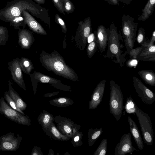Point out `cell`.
Here are the masks:
<instances>
[{"label":"cell","instance_id":"42","mask_svg":"<svg viewBox=\"0 0 155 155\" xmlns=\"http://www.w3.org/2000/svg\"><path fill=\"white\" fill-rule=\"evenodd\" d=\"M125 4L128 5L133 0H118Z\"/></svg>","mask_w":155,"mask_h":155},{"label":"cell","instance_id":"44","mask_svg":"<svg viewBox=\"0 0 155 155\" xmlns=\"http://www.w3.org/2000/svg\"><path fill=\"white\" fill-rule=\"evenodd\" d=\"M80 139V137L78 136H77L74 137V142H77Z\"/></svg>","mask_w":155,"mask_h":155},{"label":"cell","instance_id":"9","mask_svg":"<svg viewBox=\"0 0 155 155\" xmlns=\"http://www.w3.org/2000/svg\"><path fill=\"white\" fill-rule=\"evenodd\" d=\"M22 137L19 135L15 136L14 133H9L0 137V151H15L19 148Z\"/></svg>","mask_w":155,"mask_h":155},{"label":"cell","instance_id":"26","mask_svg":"<svg viewBox=\"0 0 155 155\" xmlns=\"http://www.w3.org/2000/svg\"><path fill=\"white\" fill-rule=\"evenodd\" d=\"M95 35L93 40L89 43L86 49L88 57L89 58H92L96 52L98 48L96 39V31H95Z\"/></svg>","mask_w":155,"mask_h":155},{"label":"cell","instance_id":"43","mask_svg":"<svg viewBox=\"0 0 155 155\" xmlns=\"http://www.w3.org/2000/svg\"><path fill=\"white\" fill-rule=\"evenodd\" d=\"M34 1L39 5L41 4H44L45 1V0H34Z\"/></svg>","mask_w":155,"mask_h":155},{"label":"cell","instance_id":"21","mask_svg":"<svg viewBox=\"0 0 155 155\" xmlns=\"http://www.w3.org/2000/svg\"><path fill=\"white\" fill-rule=\"evenodd\" d=\"M155 6V0H148L144 8L142 13L138 18L139 21H145L152 14Z\"/></svg>","mask_w":155,"mask_h":155},{"label":"cell","instance_id":"19","mask_svg":"<svg viewBox=\"0 0 155 155\" xmlns=\"http://www.w3.org/2000/svg\"><path fill=\"white\" fill-rule=\"evenodd\" d=\"M8 82V90L7 92L8 94L15 103L18 107L22 111L25 110L27 107V104L13 88L11 80L9 79Z\"/></svg>","mask_w":155,"mask_h":155},{"label":"cell","instance_id":"11","mask_svg":"<svg viewBox=\"0 0 155 155\" xmlns=\"http://www.w3.org/2000/svg\"><path fill=\"white\" fill-rule=\"evenodd\" d=\"M131 135L130 133L124 134L120 141L116 145L114 151L115 155H125L127 153L132 154L134 151H139L133 147L131 140Z\"/></svg>","mask_w":155,"mask_h":155},{"label":"cell","instance_id":"16","mask_svg":"<svg viewBox=\"0 0 155 155\" xmlns=\"http://www.w3.org/2000/svg\"><path fill=\"white\" fill-rule=\"evenodd\" d=\"M23 16L26 24L33 32L39 34L47 35L46 31L42 26L28 12L24 11Z\"/></svg>","mask_w":155,"mask_h":155},{"label":"cell","instance_id":"37","mask_svg":"<svg viewBox=\"0 0 155 155\" xmlns=\"http://www.w3.org/2000/svg\"><path fill=\"white\" fill-rule=\"evenodd\" d=\"M137 59L134 58H130L126 62V64L128 67L132 68L135 67L138 63Z\"/></svg>","mask_w":155,"mask_h":155},{"label":"cell","instance_id":"41","mask_svg":"<svg viewBox=\"0 0 155 155\" xmlns=\"http://www.w3.org/2000/svg\"><path fill=\"white\" fill-rule=\"evenodd\" d=\"M39 151L38 150V148L36 147H35L32 150V152L31 155H39L40 154L39 153Z\"/></svg>","mask_w":155,"mask_h":155},{"label":"cell","instance_id":"29","mask_svg":"<svg viewBox=\"0 0 155 155\" xmlns=\"http://www.w3.org/2000/svg\"><path fill=\"white\" fill-rule=\"evenodd\" d=\"M48 128L50 129L53 136L54 137V138H56L57 140H68L69 139L67 137L64 136L59 132L53 123L50 125Z\"/></svg>","mask_w":155,"mask_h":155},{"label":"cell","instance_id":"4","mask_svg":"<svg viewBox=\"0 0 155 155\" xmlns=\"http://www.w3.org/2000/svg\"><path fill=\"white\" fill-rule=\"evenodd\" d=\"M134 18L128 15L122 16L121 32L127 53L133 48L136 38L138 23L135 22Z\"/></svg>","mask_w":155,"mask_h":155},{"label":"cell","instance_id":"18","mask_svg":"<svg viewBox=\"0 0 155 155\" xmlns=\"http://www.w3.org/2000/svg\"><path fill=\"white\" fill-rule=\"evenodd\" d=\"M137 60L145 61L155 62V45L144 47L137 56Z\"/></svg>","mask_w":155,"mask_h":155},{"label":"cell","instance_id":"8","mask_svg":"<svg viewBox=\"0 0 155 155\" xmlns=\"http://www.w3.org/2000/svg\"><path fill=\"white\" fill-rule=\"evenodd\" d=\"M74 40L77 47L81 50L84 49L87 44V38L92 31L91 19L90 17L84 21L78 22Z\"/></svg>","mask_w":155,"mask_h":155},{"label":"cell","instance_id":"38","mask_svg":"<svg viewBox=\"0 0 155 155\" xmlns=\"http://www.w3.org/2000/svg\"><path fill=\"white\" fill-rule=\"evenodd\" d=\"M155 41V30H154L153 32L151 37L150 40L149 42L148 43L143 44L142 46L144 47L150 46H151L154 44V43Z\"/></svg>","mask_w":155,"mask_h":155},{"label":"cell","instance_id":"30","mask_svg":"<svg viewBox=\"0 0 155 155\" xmlns=\"http://www.w3.org/2000/svg\"><path fill=\"white\" fill-rule=\"evenodd\" d=\"M9 37L8 28L0 25V46L6 45Z\"/></svg>","mask_w":155,"mask_h":155},{"label":"cell","instance_id":"10","mask_svg":"<svg viewBox=\"0 0 155 155\" xmlns=\"http://www.w3.org/2000/svg\"><path fill=\"white\" fill-rule=\"evenodd\" d=\"M132 79L136 92L142 102L145 104H151L155 101V94L138 78L134 76Z\"/></svg>","mask_w":155,"mask_h":155},{"label":"cell","instance_id":"25","mask_svg":"<svg viewBox=\"0 0 155 155\" xmlns=\"http://www.w3.org/2000/svg\"><path fill=\"white\" fill-rule=\"evenodd\" d=\"M51 104L58 107H67L71 105L73 101L70 99L66 97H61L54 99L49 101Z\"/></svg>","mask_w":155,"mask_h":155},{"label":"cell","instance_id":"23","mask_svg":"<svg viewBox=\"0 0 155 155\" xmlns=\"http://www.w3.org/2000/svg\"><path fill=\"white\" fill-rule=\"evenodd\" d=\"M103 132L102 127L99 129L90 128L88 131V142L89 146H92Z\"/></svg>","mask_w":155,"mask_h":155},{"label":"cell","instance_id":"24","mask_svg":"<svg viewBox=\"0 0 155 155\" xmlns=\"http://www.w3.org/2000/svg\"><path fill=\"white\" fill-rule=\"evenodd\" d=\"M19 65L22 71L30 75L31 72L34 69L33 64L30 59L21 57L19 59Z\"/></svg>","mask_w":155,"mask_h":155},{"label":"cell","instance_id":"40","mask_svg":"<svg viewBox=\"0 0 155 155\" xmlns=\"http://www.w3.org/2000/svg\"><path fill=\"white\" fill-rule=\"evenodd\" d=\"M104 1L107 2L109 4L112 5H119L118 1V0H104Z\"/></svg>","mask_w":155,"mask_h":155},{"label":"cell","instance_id":"35","mask_svg":"<svg viewBox=\"0 0 155 155\" xmlns=\"http://www.w3.org/2000/svg\"><path fill=\"white\" fill-rule=\"evenodd\" d=\"M144 46L141 45L135 48H133L128 54L130 58L137 59V56Z\"/></svg>","mask_w":155,"mask_h":155},{"label":"cell","instance_id":"34","mask_svg":"<svg viewBox=\"0 0 155 155\" xmlns=\"http://www.w3.org/2000/svg\"><path fill=\"white\" fill-rule=\"evenodd\" d=\"M54 21L56 23L61 26L62 32L64 33H65L67 31L66 25L64 21L58 14H55Z\"/></svg>","mask_w":155,"mask_h":155},{"label":"cell","instance_id":"12","mask_svg":"<svg viewBox=\"0 0 155 155\" xmlns=\"http://www.w3.org/2000/svg\"><path fill=\"white\" fill-rule=\"evenodd\" d=\"M19 59L16 58L9 61L8 63V68L11 71V74L14 81L21 88L26 91L22 71L19 65Z\"/></svg>","mask_w":155,"mask_h":155},{"label":"cell","instance_id":"39","mask_svg":"<svg viewBox=\"0 0 155 155\" xmlns=\"http://www.w3.org/2000/svg\"><path fill=\"white\" fill-rule=\"evenodd\" d=\"M62 128L64 133L67 134L68 135L72 136L71 130L69 126L67 125H63Z\"/></svg>","mask_w":155,"mask_h":155},{"label":"cell","instance_id":"31","mask_svg":"<svg viewBox=\"0 0 155 155\" xmlns=\"http://www.w3.org/2000/svg\"><path fill=\"white\" fill-rule=\"evenodd\" d=\"M137 40L138 43L141 45L148 43L149 42L150 40H147L146 39L144 29L141 27H140L138 29Z\"/></svg>","mask_w":155,"mask_h":155},{"label":"cell","instance_id":"15","mask_svg":"<svg viewBox=\"0 0 155 155\" xmlns=\"http://www.w3.org/2000/svg\"><path fill=\"white\" fill-rule=\"evenodd\" d=\"M109 28H106L103 25H100L96 31V39L97 47L101 53L104 52L107 45Z\"/></svg>","mask_w":155,"mask_h":155},{"label":"cell","instance_id":"5","mask_svg":"<svg viewBox=\"0 0 155 155\" xmlns=\"http://www.w3.org/2000/svg\"><path fill=\"white\" fill-rule=\"evenodd\" d=\"M109 110L117 121L120 119L124 108L123 96L119 85L115 81H110Z\"/></svg>","mask_w":155,"mask_h":155},{"label":"cell","instance_id":"27","mask_svg":"<svg viewBox=\"0 0 155 155\" xmlns=\"http://www.w3.org/2000/svg\"><path fill=\"white\" fill-rule=\"evenodd\" d=\"M136 103L131 96L127 98L124 109L125 112L130 114H135Z\"/></svg>","mask_w":155,"mask_h":155},{"label":"cell","instance_id":"13","mask_svg":"<svg viewBox=\"0 0 155 155\" xmlns=\"http://www.w3.org/2000/svg\"><path fill=\"white\" fill-rule=\"evenodd\" d=\"M106 81L105 79L100 81L96 86L91 96L89 108L94 110L100 104L103 97Z\"/></svg>","mask_w":155,"mask_h":155},{"label":"cell","instance_id":"6","mask_svg":"<svg viewBox=\"0 0 155 155\" xmlns=\"http://www.w3.org/2000/svg\"><path fill=\"white\" fill-rule=\"evenodd\" d=\"M135 114L137 118L143 141L148 145H152L153 141V132L150 118L148 114L141 110L136 104Z\"/></svg>","mask_w":155,"mask_h":155},{"label":"cell","instance_id":"7","mask_svg":"<svg viewBox=\"0 0 155 155\" xmlns=\"http://www.w3.org/2000/svg\"><path fill=\"white\" fill-rule=\"evenodd\" d=\"M0 114L20 124L28 126L31 124V119L28 116L22 114L12 108L3 97L0 99Z\"/></svg>","mask_w":155,"mask_h":155},{"label":"cell","instance_id":"28","mask_svg":"<svg viewBox=\"0 0 155 155\" xmlns=\"http://www.w3.org/2000/svg\"><path fill=\"white\" fill-rule=\"evenodd\" d=\"M107 139H103L101 142L94 155H105L107 152Z\"/></svg>","mask_w":155,"mask_h":155},{"label":"cell","instance_id":"33","mask_svg":"<svg viewBox=\"0 0 155 155\" xmlns=\"http://www.w3.org/2000/svg\"><path fill=\"white\" fill-rule=\"evenodd\" d=\"M64 12L67 14L73 13L75 9V6L70 0H62Z\"/></svg>","mask_w":155,"mask_h":155},{"label":"cell","instance_id":"22","mask_svg":"<svg viewBox=\"0 0 155 155\" xmlns=\"http://www.w3.org/2000/svg\"><path fill=\"white\" fill-rule=\"evenodd\" d=\"M39 123L45 129H47L53 121V116L50 114L44 111L41 114L38 118Z\"/></svg>","mask_w":155,"mask_h":155},{"label":"cell","instance_id":"1","mask_svg":"<svg viewBox=\"0 0 155 155\" xmlns=\"http://www.w3.org/2000/svg\"><path fill=\"white\" fill-rule=\"evenodd\" d=\"M25 10L50 25V18L47 10L32 0H12L8 2L0 9V20L8 23L16 30L25 28L26 25L23 16Z\"/></svg>","mask_w":155,"mask_h":155},{"label":"cell","instance_id":"17","mask_svg":"<svg viewBox=\"0 0 155 155\" xmlns=\"http://www.w3.org/2000/svg\"><path fill=\"white\" fill-rule=\"evenodd\" d=\"M127 120L129 126L130 134L140 150H142L144 147L143 141L137 126L133 119L130 117H127Z\"/></svg>","mask_w":155,"mask_h":155},{"label":"cell","instance_id":"14","mask_svg":"<svg viewBox=\"0 0 155 155\" xmlns=\"http://www.w3.org/2000/svg\"><path fill=\"white\" fill-rule=\"evenodd\" d=\"M18 43L23 49H28L35 41L32 33L28 30L20 29L18 32Z\"/></svg>","mask_w":155,"mask_h":155},{"label":"cell","instance_id":"32","mask_svg":"<svg viewBox=\"0 0 155 155\" xmlns=\"http://www.w3.org/2000/svg\"><path fill=\"white\" fill-rule=\"evenodd\" d=\"M4 98L7 103L12 108L22 114H25L23 111L18 107L15 103L8 94L7 91L5 92Z\"/></svg>","mask_w":155,"mask_h":155},{"label":"cell","instance_id":"2","mask_svg":"<svg viewBox=\"0 0 155 155\" xmlns=\"http://www.w3.org/2000/svg\"><path fill=\"white\" fill-rule=\"evenodd\" d=\"M39 60L48 71L73 81L78 80L77 74L66 64L63 57L56 51L50 54L42 51L40 54Z\"/></svg>","mask_w":155,"mask_h":155},{"label":"cell","instance_id":"20","mask_svg":"<svg viewBox=\"0 0 155 155\" xmlns=\"http://www.w3.org/2000/svg\"><path fill=\"white\" fill-rule=\"evenodd\" d=\"M138 74L145 82L152 86H155V74L151 70H143L137 72Z\"/></svg>","mask_w":155,"mask_h":155},{"label":"cell","instance_id":"36","mask_svg":"<svg viewBox=\"0 0 155 155\" xmlns=\"http://www.w3.org/2000/svg\"><path fill=\"white\" fill-rule=\"evenodd\" d=\"M54 6L61 13L65 15L62 0H51Z\"/></svg>","mask_w":155,"mask_h":155},{"label":"cell","instance_id":"3","mask_svg":"<svg viewBox=\"0 0 155 155\" xmlns=\"http://www.w3.org/2000/svg\"><path fill=\"white\" fill-rule=\"evenodd\" d=\"M107 41V50L104 57L110 59L113 62L119 64L122 67L124 65L126 59L122 53L123 48L120 43L122 38L117 31L115 25L112 23L109 28Z\"/></svg>","mask_w":155,"mask_h":155}]
</instances>
